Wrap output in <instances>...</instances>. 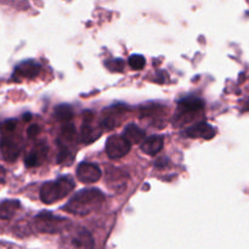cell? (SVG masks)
<instances>
[{
	"label": "cell",
	"mask_w": 249,
	"mask_h": 249,
	"mask_svg": "<svg viewBox=\"0 0 249 249\" xmlns=\"http://www.w3.org/2000/svg\"><path fill=\"white\" fill-rule=\"evenodd\" d=\"M39 133H40V128H39V125H36V124H33V125H31L27 129V135H28L29 138H36Z\"/></svg>",
	"instance_id": "22"
},
{
	"label": "cell",
	"mask_w": 249,
	"mask_h": 249,
	"mask_svg": "<svg viewBox=\"0 0 249 249\" xmlns=\"http://www.w3.org/2000/svg\"><path fill=\"white\" fill-rule=\"evenodd\" d=\"M16 125H17V121H15V119H10V121H6L4 123V131L5 133H14L15 129H16Z\"/></svg>",
	"instance_id": "21"
},
{
	"label": "cell",
	"mask_w": 249,
	"mask_h": 249,
	"mask_svg": "<svg viewBox=\"0 0 249 249\" xmlns=\"http://www.w3.org/2000/svg\"><path fill=\"white\" fill-rule=\"evenodd\" d=\"M102 134V129L99 126H92L90 123H84L80 131V138L84 143L94 142L96 139H99Z\"/></svg>",
	"instance_id": "15"
},
{
	"label": "cell",
	"mask_w": 249,
	"mask_h": 249,
	"mask_svg": "<svg viewBox=\"0 0 249 249\" xmlns=\"http://www.w3.org/2000/svg\"><path fill=\"white\" fill-rule=\"evenodd\" d=\"M163 145H164V140H163L162 136L153 135L146 139L141 143V151L148 156H156L162 151Z\"/></svg>",
	"instance_id": "12"
},
{
	"label": "cell",
	"mask_w": 249,
	"mask_h": 249,
	"mask_svg": "<svg viewBox=\"0 0 249 249\" xmlns=\"http://www.w3.org/2000/svg\"><path fill=\"white\" fill-rule=\"evenodd\" d=\"M203 108V101L198 97H185L180 100L178 104L177 114H175V123L178 125L191 123L198 114H201Z\"/></svg>",
	"instance_id": "3"
},
{
	"label": "cell",
	"mask_w": 249,
	"mask_h": 249,
	"mask_svg": "<svg viewBox=\"0 0 249 249\" xmlns=\"http://www.w3.org/2000/svg\"><path fill=\"white\" fill-rule=\"evenodd\" d=\"M48 151L49 147L44 141L39 142L38 145H36V147L26 156L24 158V164H26L27 168H33V167H38L40 165L41 163L44 162V160L48 156Z\"/></svg>",
	"instance_id": "11"
},
{
	"label": "cell",
	"mask_w": 249,
	"mask_h": 249,
	"mask_svg": "<svg viewBox=\"0 0 249 249\" xmlns=\"http://www.w3.org/2000/svg\"><path fill=\"white\" fill-rule=\"evenodd\" d=\"M70 221L66 219L55 216L51 213H40L34 218V226L39 232L56 233L66 228Z\"/></svg>",
	"instance_id": "4"
},
{
	"label": "cell",
	"mask_w": 249,
	"mask_h": 249,
	"mask_svg": "<svg viewBox=\"0 0 249 249\" xmlns=\"http://www.w3.org/2000/svg\"><path fill=\"white\" fill-rule=\"evenodd\" d=\"M102 172L95 163L83 162L77 168V178L83 184H95L101 178Z\"/></svg>",
	"instance_id": "8"
},
{
	"label": "cell",
	"mask_w": 249,
	"mask_h": 249,
	"mask_svg": "<svg viewBox=\"0 0 249 249\" xmlns=\"http://www.w3.org/2000/svg\"><path fill=\"white\" fill-rule=\"evenodd\" d=\"M185 134H186L187 138L211 140L216 135V130L211 124L206 123V122H199V123H196L190 126V128H187Z\"/></svg>",
	"instance_id": "10"
},
{
	"label": "cell",
	"mask_w": 249,
	"mask_h": 249,
	"mask_svg": "<svg viewBox=\"0 0 249 249\" xmlns=\"http://www.w3.org/2000/svg\"><path fill=\"white\" fill-rule=\"evenodd\" d=\"M21 208V203L15 199H9L0 204V219L4 220H10L14 218L16 212Z\"/></svg>",
	"instance_id": "16"
},
{
	"label": "cell",
	"mask_w": 249,
	"mask_h": 249,
	"mask_svg": "<svg viewBox=\"0 0 249 249\" xmlns=\"http://www.w3.org/2000/svg\"><path fill=\"white\" fill-rule=\"evenodd\" d=\"M73 245L77 249H92L94 240L88 231H80L73 240Z\"/></svg>",
	"instance_id": "17"
},
{
	"label": "cell",
	"mask_w": 249,
	"mask_h": 249,
	"mask_svg": "<svg viewBox=\"0 0 249 249\" xmlns=\"http://www.w3.org/2000/svg\"><path fill=\"white\" fill-rule=\"evenodd\" d=\"M146 60L142 55H139V53H135V55H131L129 57V66H130L133 70L140 71L142 70L143 66H145Z\"/></svg>",
	"instance_id": "19"
},
{
	"label": "cell",
	"mask_w": 249,
	"mask_h": 249,
	"mask_svg": "<svg viewBox=\"0 0 249 249\" xmlns=\"http://www.w3.org/2000/svg\"><path fill=\"white\" fill-rule=\"evenodd\" d=\"M123 136L130 143H142L146 140L145 130H142L140 126L135 125V124L126 125L123 131Z\"/></svg>",
	"instance_id": "14"
},
{
	"label": "cell",
	"mask_w": 249,
	"mask_h": 249,
	"mask_svg": "<svg viewBox=\"0 0 249 249\" xmlns=\"http://www.w3.org/2000/svg\"><path fill=\"white\" fill-rule=\"evenodd\" d=\"M105 202V195L99 189H84L68 201L66 211L75 215H89L99 211Z\"/></svg>",
	"instance_id": "1"
},
{
	"label": "cell",
	"mask_w": 249,
	"mask_h": 249,
	"mask_svg": "<svg viewBox=\"0 0 249 249\" xmlns=\"http://www.w3.org/2000/svg\"><path fill=\"white\" fill-rule=\"evenodd\" d=\"M22 150L21 139L14 135V133H6L0 140V151L2 158L6 162H15L19 157Z\"/></svg>",
	"instance_id": "5"
},
{
	"label": "cell",
	"mask_w": 249,
	"mask_h": 249,
	"mask_svg": "<svg viewBox=\"0 0 249 249\" xmlns=\"http://www.w3.org/2000/svg\"><path fill=\"white\" fill-rule=\"evenodd\" d=\"M106 66L108 67L109 71H112V72H122L124 68V62L121 58H116V60L108 61V62L106 63Z\"/></svg>",
	"instance_id": "20"
},
{
	"label": "cell",
	"mask_w": 249,
	"mask_h": 249,
	"mask_svg": "<svg viewBox=\"0 0 249 249\" xmlns=\"http://www.w3.org/2000/svg\"><path fill=\"white\" fill-rule=\"evenodd\" d=\"M125 107L126 106H123V105H117V106H112L105 109L101 119L102 130H112L117 125H119L125 114Z\"/></svg>",
	"instance_id": "7"
},
{
	"label": "cell",
	"mask_w": 249,
	"mask_h": 249,
	"mask_svg": "<svg viewBox=\"0 0 249 249\" xmlns=\"http://www.w3.org/2000/svg\"><path fill=\"white\" fill-rule=\"evenodd\" d=\"M53 117L60 122H70L73 117L72 107L68 105H60L53 111Z\"/></svg>",
	"instance_id": "18"
},
{
	"label": "cell",
	"mask_w": 249,
	"mask_h": 249,
	"mask_svg": "<svg viewBox=\"0 0 249 249\" xmlns=\"http://www.w3.org/2000/svg\"><path fill=\"white\" fill-rule=\"evenodd\" d=\"M39 73H40V65L36 61L27 60L15 67L14 73H12V80L18 82L22 79H33Z\"/></svg>",
	"instance_id": "9"
},
{
	"label": "cell",
	"mask_w": 249,
	"mask_h": 249,
	"mask_svg": "<svg viewBox=\"0 0 249 249\" xmlns=\"http://www.w3.org/2000/svg\"><path fill=\"white\" fill-rule=\"evenodd\" d=\"M74 181L70 177H61L53 181H48L41 186L40 199L45 204H53L67 197L74 190Z\"/></svg>",
	"instance_id": "2"
},
{
	"label": "cell",
	"mask_w": 249,
	"mask_h": 249,
	"mask_svg": "<svg viewBox=\"0 0 249 249\" xmlns=\"http://www.w3.org/2000/svg\"><path fill=\"white\" fill-rule=\"evenodd\" d=\"M5 179H6V170H5L4 167L0 165V185L4 184Z\"/></svg>",
	"instance_id": "23"
},
{
	"label": "cell",
	"mask_w": 249,
	"mask_h": 249,
	"mask_svg": "<svg viewBox=\"0 0 249 249\" xmlns=\"http://www.w3.org/2000/svg\"><path fill=\"white\" fill-rule=\"evenodd\" d=\"M77 139V130H75L74 125L71 123L65 124L61 129L60 138H58V145L60 147H71L73 142Z\"/></svg>",
	"instance_id": "13"
},
{
	"label": "cell",
	"mask_w": 249,
	"mask_h": 249,
	"mask_svg": "<svg viewBox=\"0 0 249 249\" xmlns=\"http://www.w3.org/2000/svg\"><path fill=\"white\" fill-rule=\"evenodd\" d=\"M131 143L124 136L113 135L107 139L106 153L109 158H122L130 152Z\"/></svg>",
	"instance_id": "6"
}]
</instances>
